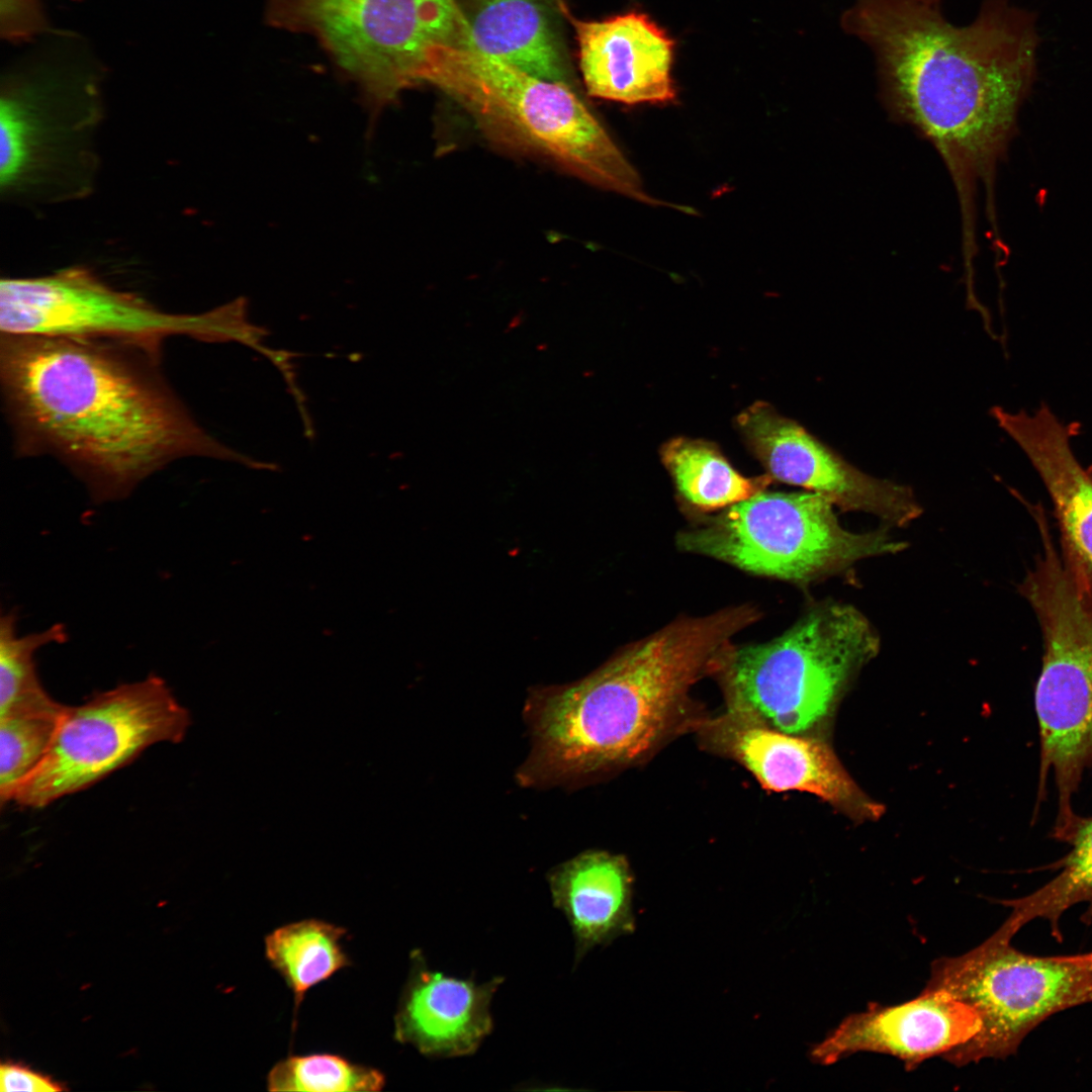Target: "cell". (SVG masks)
Returning a JSON list of instances; mask_svg holds the SVG:
<instances>
[{
  "instance_id": "cell-25",
  "label": "cell",
  "mask_w": 1092,
  "mask_h": 1092,
  "mask_svg": "<svg viewBox=\"0 0 1092 1092\" xmlns=\"http://www.w3.org/2000/svg\"><path fill=\"white\" fill-rule=\"evenodd\" d=\"M66 706L13 712L0 717V801L16 792L43 760Z\"/></svg>"
},
{
  "instance_id": "cell-15",
  "label": "cell",
  "mask_w": 1092,
  "mask_h": 1092,
  "mask_svg": "<svg viewBox=\"0 0 1092 1092\" xmlns=\"http://www.w3.org/2000/svg\"><path fill=\"white\" fill-rule=\"evenodd\" d=\"M574 26L578 62L589 96L621 102L669 103L673 41L647 15L628 12L600 21L578 20L560 3Z\"/></svg>"
},
{
  "instance_id": "cell-14",
  "label": "cell",
  "mask_w": 1092,
  "mask_h": 1092,
  "mask_svg": "<svg viewBox=\"0 0 1092 1092\" xmlns=\"http://www.w3.org/2000/svg\"><path fill=\"white\" fill-rule=\"evenodd\" d=\"M980 1030L972 1007L943 991H923L898 1005L871 1003L849 1014L810 1053L817 1064L831 1065L853 1054L890 1055L914 1070L924 1061L944 1056Z\"/></svg>"
},
{
  "instance_id": "cell-16",
  "label": "cell",
  "mask_w": 1092,
  "mask_h": 1092,
  "mask_svg": "<svg viewBox=\"0 0 1092 1092\" xmlns=\"http://www.w3.org/2000/svg\"><path fill=\"white\" fill-rule=\"evenodd\" d=\"M722 728L718 735L727 751L767 790L814 794L856 821L883 814L826 744L741 717Z\"/></svg>"
},
{
  "instance_id": "cell-3",
  "label": "cell",
  "mask_w": 1092,
  "mask_h": 1092,
  "mask_svg": "<svg viewBox=\"0 0 1092 1092\" xmlns=\"http://www.w3.org/2000/svg\"><path fill=\"white\" fill-rule=\"evenodd\" d=\"M757 615L734 607L674 622L583 679L533 695L527 715L534 747L521 778L526 784L574 780L639 757L662 735L689 688L716 670L731 638Z\"/></svg>"
},
{
  "instance_id": "cell-1",
  "label": "cell",
  "mask_w": 1092,
  "mask_h": 1092,
  "mask_svg": "<svg viewBox=\"0 0 1092 1092\" xmlns=\"http://www.w3.org/2000/svg\"><path fill=\"white\" fill-rule=\"evenodd\" d=\"M161 352L101 339L0 337V388L15 452L63 463L96 504L128 496L170 463H250L211 437L161 371Z\"/></svg>"
},
{
  "instance_id": "cell-23",
  "label": "cell",
  "mask_w": 1092,
  "mask_h": 1092,
  "mask_svg": "<svg viewBox=\"0 0 1092 1092\" xmlns=\"http://www.w3.org/2000/svg\"><path fill=\"white\" fill-rule=\"evenodd\" d=\"M662 457L680 494L702 510L730 507L760 492L769 481L740 475L713 447L699 441L672 440Z\"/></svg>"
},
{
  "instance_id": "cell-22",
  "label": "cell",
  "mask_w": 1092,
  "mask_h": 1092,
  "mask_svg": "<svg viewBox=\"0 0 1092 1092\" xmlns=\"http://www.w3.org/2000/svg\"><path fill=\"white\" fill-rule=\"evenodd\" d=\"M1069 840L1072 848L1060 861L1057 876L1027 896L1001 901L1011 908L1002 925L1013 935L1040 918L1050 922L1053 935L1061 940L1062 915L1081 903L1087 905L1082 921L1092 922V818L1081 819Z\"/></svg>"
},
{
  "instance_id": "cell-19",
  "label": "cell",
  "mask_w": 1092,
  "mask_h": 1092,
  "mask_svg": "<svg viewBox=\"0 0 1092 1092\" xmlns=\"http://www.w3.org/2000/svg\"><path fill=\"white\" fill-rule=\"evenodd\" d=\"M553 905L566 917L574 938V963L595 946L634 930L632 878L621 856L586 851L548 875Z\"/></svg>"
},
{
  "instance_id": "cell-18",
  "label": "cell",
  "mask_w": 1092,
  "mask_h": 1092,
  "mask_svg": "<svg viewBox=\"0 0 1092 1092\" xmlns=\"http://www.w3.org/2000/svg\"><path fill=\"white\" fill-rule=\"evenodd\" d=\"M990 414L1038 473L1054 506L1062 551L1092 582V469L1081 465L1070 444L1080 425L1060 422L1044 403L1032 414L998 405Z\"/></svg>"
},
{
  "instance_id": "cell-8",
  "label": "cell",
  "mask_w": 1092,
  "mask_h": 1092,
  "mask_svg": "<svg viewBox=\"0 0 1092 1092\" xmlns=\"http://www.w3.org/2000/svg\"><path fill=\"white\" fill-rule=\"evenodd\" d=\"M0 331L12 336L109 340L157 352L164 340L175 336L253 346L260 335V328L247 320L245 298L201 313H171L79 267L2 279Z\"/></svg>"
},
{
  "instance_id": "cell-26",
  "label": "cell",
  "mask_w": 1092,
  "mask_h": 1092,
  "mask_svg": "<svg viewBox=\"0 0 1092 1092\" xmlns=\"http://www.w3.org/2000/svg\"><path fill=\"white\" fill-rule=\"evenodd\" d=\"M385 1085L377 1069L332 1054L289 1056L269 1071L267 1089L308 1092H375Z\"/></svg>"
},
{
  "instance_id": "cell-6",
  "label": "cell",
  "mask_w": 1092,
  "mask_h": 1092,
  "mask_svg": "<svg viewBox=\"0 0 1092 1092\" xmlns=\"http://www.w3.org/2000/svg\"><path fill=\"white\" fill-rule=\"evenodd\" d=\"M1020 590L1042 635L1034 704L1040 739V787L1052 777L1059 794L1058 834L1079 822L1072 795L1092 765V583L1056 548L1049 532Z\"/></svg>"
},
{
  "instance_id": "cell-24",
  "label": "cell",
  "mask_w": 1092,
  "mask_h": 1092,
  "mask_svg": "<svg viewBox=\"0 0 1092 1092\" xmlns=\"http://www.w3.org/2000/svg\"><path fill=\"white\" fill-rule=\"evenodd\" d=\"M18 615L2 613L0 619V717L13 712L52 708L56 702L37 675L35 654L51 644L64 643L68 636L63 624L40 632L21 635Z\"/></svg>"
},
{
  "instance_id": "cell-21",
  "label": "cell",
  "mask_w": 1092,
  "mask_h": 1092,
  "mask_svg": "<svg viewBox=\"0 0 1092 1092\" xmlns=\"http://www.w3.org/2000/svg\"><path fill=\"white\" fill-rule=\"evenodd\" d=\"M347 930L318 920L282 925L265 937V956L293 993L294 1013L306 992L351 965L341 943Z\"/></svg>"
},
{
  "instance_id": "cell-2",
  "label": "cell",
  "mask_w": 1092,
  "mask_h": 1092,
  "mask_svg": "<svg viewBox=\"0 0 1092 1092\" xmlns=\"http://www.w3.org/2000/svg\"><path fill=\"white\" fill-rule=\"evenodd\" d=\"M840 25L873 52L891 117L915 128L942 158L963 223L975 222L979 181L994 215L997 167L1034 79L1031 18L992 0L960 26L920 0H854Z\"/></svg>"
},
{
  "instance_id": "cell-9",
  "label": "cell",
  "mask_w": 1092,
  "mask_h": 1092,
  "mask_svg": "<svg viewBox=\"0 0 1092 1092\" xmlns=\"http://www.w3.org/2000/svg\"><path fill=\"white\" fill-rule=\"evenodd\" d=\"M1012 938L1000 926L970 951L931 964L924 989L966 1003L980 1020L972 1039L942 1056L957 1067L1005 1059L1050 1016L1092 1003V951L1038 957L1013 947Z\"/></svg>"
},
{
  "instance_id": "cell-12",
  "label": "cell",
  "mask_w": 1092,
  "mask_h": 1092,
  "mask_svg": "<svg viewBox=\"0 0 1092 1092\" xmlns=\"http://www.w3.org/2000/svg\"><path fill=\"white\" fill-rule=\"evenodd\" d=\"M3 82L0 101V182L28 181L42 166L53 121L96 105L99 71L75 35L56 33Z\"/></svg>"
},
{
  "instance_id": "cell-11",
  "label": "cell",
  "mask_w": 1092,
  "mask_h": 1092,
  "mask_svg": "<svg viewBox=\"0 0 1092 1092\" xmlns=\"http://www.w3.org/2000/svg\"><path fill=\"white\" fill-rule=\"evenodd\" d=\"M190 714L164 679L150 675L66 706L52 744L12 802L43 808L83 791L157 743H179Z\"/></svg>"
},
{
  "instance_id": "cell-27",
  "label": "cell",
  "mask_w": 1092,
  "mask_h": 1092,
  "mask_svg": "<svg viewBox=\"0 0 1092 1092\" xmlns=\"http://www.w3.org/2000/svg\"><path fill=\"white\" fill-rule=\"evenodd\" d=\"M1 33L10 41L27 40L47 29L40 0H1Z\"/></svg>"
},
{
  "instance_id": "cell-20",
  "label": "cell",
  "mask_w": 1092,
  "mask_h": 1092,
  "mask_svg": "<svg viewBox=\"0 0 1092 1092\" xmlns=\"http://www.w3.org/2000/svg\"><path fill=\"white\" fill-rule=\"evenodd\" d=\"M460 8L468 28L467 48L534 76L570 84L546 0H462Z\"/></svg>"
},
{
  "instance_id": "cell-4",
  "label": "cell",
  "mask_w": 1092,
  "mask_h": 1092,
  "mask_svg": "<svg viewBox=\"0 0 1092 1092\" xmlns=\"http://www.w3.org/2000/svg\"><path fill=\"white\" fill-rule=\"evenodd\" d=\"M420 82L449 95L504 152L647 205L672 206L646 191L635 167L570 84L456 46L434 48Z\"/></svg>"
},
{
  "instance_id": "cell-13",
  "label": "cell",
  "mask_w": 1092,
  "mask_h": 1092,
  "mask_svg": "<svg viewBox=\"0 0 1092 1092\" xmlns=\"http://www.w3.org/2000/svg\"><path fill=\"white\" fill-rule=\"evenodd\" d=\"M753 447L770 476L825 495L842 511L871 514L897 527L922 513L910 486L862 472L782 416L758 428Z\"/></svg>"
},
{
  "instance_id": "cell-28",
  "label": "cell",
  "mask_w": 1092,
  "mask_h": 1092,
  "mask_svg": "<svg viewBox=\"0 0 1092 1092\" xmlns=\"http://www.w3.org/2000/svg\"><path fill=\"white\" fill-rule=\"evenodd\" d=\"M1 1091L52 1092L64 1088L51 1078L18 1064L5 1063L0 1067Z\"/></svg>"
},
{
  "instance_id": "cell-5",
  "label": "cell",
  "mask_w": 1092,
  "mask_h": 1092,
  "mask_svg": "<svg viewBox=\"0 0 1092 1092\" xmlns=\"http://www.w3.org/2000/svg\"><path fill=\"white\" fill-rule=\"evenodd\" d=\"M880 645L859 610L828 602L767 643L730 645L716 670L738 717L799 735L828 717Z\"/></svg>"
},
{
  "instance_id": "cell-17",
  "label": "cell",
  "mask_w": 1092,
  "mask_h": 1092,
  "mask_svg": "<svg viewBox=\"0 0 1092 1092\" xmlns=\"http://www.w3.org/2000/svg\"><path fill=\"white\" fill-rule=\"evenodd\" d=\"M394 1017V1038L429 1058L474 1054L493 1029L492 998L505 979L484 983L431 970L414 951Z\"/></svg>"
},
{
  "instance_id": "cell-10",
  "label": "cell",
  "mask_w": 1092,
  "mask_h": 1092,
  "mask_svg": "<svg viewBox=\"0 0 1092 1092\" xmlns=\"http://www.w3.org/2000/svg\"><path fill=\"white\" fill-rule=\"evenodd\" d=\"M834 507L813 491H760L680 534L678 543L745 571L795 582L836 574L864 558L906 548L904 541L882 529H844Z\"/></svg>"
},
{
  "instance_id": "cell-7",
  "label": "cell",
  "mask_w": 1092,
  "mask_h": 1092,
  "mask_svg": "<svg viewBox=\"0 0 1092 1092\" xmlns=\"http://www.w3.org/2000/svg\"><path fill=\"white\" fill-rule=\"evenodd\" d=\"M273 25L313 36L373 114L420 84L438 46L468 47L455 0H268Z\"/></svg>"
},
{
  "instance_id": "cell-29",
  "label": "cell",
  "mask_w": 1092,
  "mask_h": 1092,
  "mask_svg": "<svg viewBox=\"0 0 1092 1092\" xmlns=\"http://www.w3.org/2000/svg\"><path fill=\"white\" fill-rule=\"evenodd\" d=\"M920 1L925 2L927 4H930V5H933V6H938L939 2H940V0H920Z\"/></svg>"
}]
</instances>
